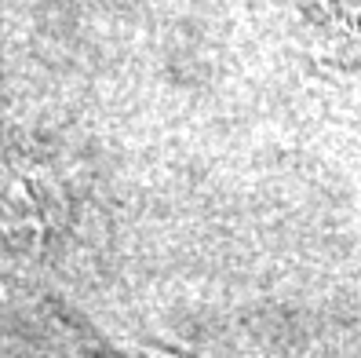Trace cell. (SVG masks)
<instances>
[{"label": "cell", "instance_id": "6da1fadb", "mask_svg": "<svg viewBox=\"0 0 361 358\" xmlns=\"http://www.w3.org/2000/svg\"><path fill=\"white\" fill-rule=\"evenodd\" d=\"M322 11L347 52L361 59V0H322Z\"/></svg>", "mask_w": 361, "mask_h": 358}]
</instances>
